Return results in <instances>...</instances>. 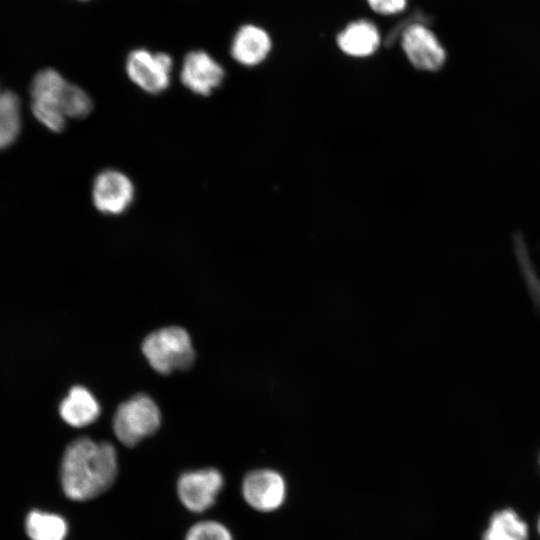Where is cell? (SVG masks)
<instances>
[{"label": "cell", "instance_id": "13", "mask_svg": "<svg viewBox=\"0 0 540 540\" xmlns=\"http://www.w3.org/2000/svg\"><path fill=\"white\" fill-rule=\"evenodd\" d=\"M64 422L76 428L90 425L100 415V405L92 393L82 386H74L59 405Z\"/></svg>", "mask_w": 540, "mask_h": 540}, {"label": "cell", "instance_id": "5", "mask_svg": "<svg viewBox=\"0 0 540 540\" xmlns=\"http://www.w3.org/2000/svg\"><path fill=\"white\" fill-rule=\"evenodd\" d=\"M68 82L52 68L39 71L31 83L32 112L49 130L61 132L66 124L62 100Z\"/></svg>", "mask_w": 540, "mask_h": 540}, {"label": "cell", "instance_id": "19", "mask_svg": "<svg viewBox=\"0 0 540 540\" xmlns=\"http://www.w3.org/2000/svg\"><path fill=\"white\" fill-rule=\"evenodd\" d=\"M185 540H232V536L221 523L202 521L189 529Z\"/></svg>", "mask_w": 540, "mask_h": 540}, {"label": "cell", "instance_id": "18", "mask_svg": "<svg viewBox=\"0 0 540 540\" xmlns=\"http://www.w3.org/2000/svg\"><path fill=\"white\" fill-rule=\"evenodd\" d=\"M93 109L90 95L81 87L68 83L62 100V110L66 117L83 119Z\"/></svg>", "mask_w": 540, "mask_h": 540}, {"label": "cell", "instance_id": "22", "mask_svg": "<svg viewBox=\"0 0 540 540\" xmlns=\"http://www.w3.org/2000/svg\"><path fill=\"white\" fill-rule=\"evenodd\" d=\"M539 463H540V458H539Z\"/></svg>", "mask_w": 540, "mask_h": 540}, {"label": "cell", "instance_id": "11", "mask_svg": "<svg viewBox=\"0 0 540 540\" xmlns=\"http://www.w3.org/2000/svg\"><path fill=\"white\" fill-rule=\"evenodd\" d=\"M269 34L261 27L248 24L235 33L230 53L233 59L244 66H256L266 59L271 50Z\"/></svg>", "mask_w": 540, "mask_h": 540}, {"label": "cell", "instance_id": "1", "mask_svg": "<svg viewBox=\"0 0 540 540\" xmlns=\"http://www.w3.org/2000/svg\"><path fill=\"white\" fill-rule=\"evenodd\" d=\"M117 470V453L111 443L75 439L67 445L61 461L63 492L74 501L93 499L113 485Z\"/></svg>", "mask_w": 540, "mask_h": 540}, {"label": "cell", "instance_id": "16", "mask_svg": "<svg viewBox=\"0 0 540 540\" xmlns=\"http://www.w3.org/2000/svg\"><path fill=\"white\" fill-rule=\"evenodd\" d=\"M20 131V102L10 91L0 92V149L11 145Z\"/></svg>", "mask_w": 540, "mask_h": 540}, {"label": "cell", "instance_id": "20", "mask_svg": "<svg viewBox=\"0 0 540 540\" xmlns=\"http://www.w3.org/2000/svg\"><path fill=\"white\" fill-rule=\"evenodd\" d=\"M370 8L378 14L392 15L401 12L407 5V0H367Z\"/></svg>", "mask_w": 540, "mask_h": 540}, {"label": "cell", "instance_id": "9", "mask_svg": "<svg viewBox=\"0 0 540 540\" xmlns=\"http://www.w3.org/2000/svg\"><path fill=\"white\" fill-rule=\"evenodd\" d=\"M224 78V68L206 51L194 50L184 57L180 79L192 93L208 96L222 84Z\"/></svg>", "mask_w": 540, "mask_h": 540}, {"label": "cell", "instance_id": "14", "mask_svg": "<svg viewBox=\"0 0 540 540\" xmlns=\"http://www.w3.org/2000/svg\"><path fill=\"white\" fill-rule=\"evenodd\" d=\"M482 540H528L527 524L511 508L494 512Z\"/></svg>", "mask_w": 540, "mask_h": 540}, {"label": "cell", "instance_id": "21", "mask_svg": "<svg viewBox=\"0 0 540 540\" xmlns=\"http://www.w3.org/2000/svg\"><path fill=\"white\" fill-rule=\"evenodd\" d=\"M538 532H539V534H540V517H539V519H538Z\"/></svg>", "mask_w": 540, "mask_h": 540}, {"label": "cell", "instance_id": "4", "mask_svg": "<svg viewBox=\"0 0 540 540\" xmlns=\"http://www.w3.org/2000/svg\"><path fill=\"white\" fill-rule=\"evenodd\" d=\"M157 404L145 394H137L121 403L113 418V430L118 440L129 447L152 435L160 426Z\"/></svg>", "mask_w": 540, "mask_h": 540}, {"label": "cell", "instance_id": "15", "mask_svg": "<svg viewBox=\"0 0 540 540\" xmlns=\"http://www.w3.org/2000/svg\"><path fill=\"white\" fill-rule=\"evenodd\" d=\"M25 529L31 540H64L68 526L60 515L33 510L25 521Z\"/></svg>", "mask_w": 540, "mask_h": 540}, {"label": "cell", "instance_id": "10", "mask_svg": "<svg viewBox=\"0 0 540 540\" xmlns=\"http://www.w3.org/2000/svg\"><path fill=\"white\" fill-rule=\"evenodd\" d=\"M242 492L251 507L260 511H271L283 503L285 483L275 471L256 470L245 477Z\"/></svg>", "mask_w": 540, "mask_h": 540}, {"label": "cell", "instance_id": "3", "mask_svg": "<svg viewBox=\"0 0 540 540\" xmlns=\"http://www.w3.org/2000/svg\"><path fill=\"white\" fill-rule=\"evenodd\" d=\"M410 17L407 24L392 30L389 41L400 34L402 48L411 64L420 70L437 71L445 63L446 51L437 36L429 29L427 17Z\"/></svg>", "mask_w": 540, "mask_h": 540}, {"label": "cell", "instance_id": "6", "mask_svg": "<svg viewBox=\"0 0 540 540\" xmlns=\"http://www.w3.org/2000/svg\"><path fill=\"white\" fill-rule=\"evenodd\" d=\"M172 68L173 59L169 54L143 48L132 50L125 63L129 79L149 94L162 93L169 87Z\"/></svg>", "mask_w": 540, "mask_h": 540}, {"label": "cell", "instance_id": "2", "mask_svg": "<svg viewBox=\"0 0 540 540\" xmlns=\"http://www.w3.org/2000/svg\"><path fill=\"white\" fill-rule=\"evenodd\" d=\"M142 352L151 367L161 374L187 369L194 361L190 336L178 326L150 333L142 343Z\"/></svg>", "mask_w": 540, "mask_h": 540}, {"label": "cell", "instance_id": "7", "mask_svg": "<svg viewBox=\"0 0 540 540\" xmlns=\"http://www.w3.org/2000/svg\"><path fill=\"white\" fill-rule=\"evenodd\" d=\"M135 188L131 179L116 169H105L97 174L92 185L95 208L106 215H120L132 204Z\"/></svg>", "mask_w": 540, "mask_h": 540}, {"label": "cell", "instance_id": "8", "mask_svg": "<svg viewBox=\"0 0 540 540\" xmlns=\"http://www.w3.org/2000/svg\"><path fill=\"white\" fill-rule=\"evenodd\" d=\"M223 483V476L217 469L190 471L179 478L177 493L188 510L203 512L214 504Z\"/></svg>", "mask_w": 540, "mask_h": 540}, {"label": "cell", "instance_id": "12", "mask_svg": "<svg viewBox=\"0 0 540 540\" xmlns=\"http://www.w3.org/2000/svg\"><path fill=\"white\" fill-rule=\"evenodd\" d=\"M381 36L371 21L361 19L348 24L337 36L339 48L352 57H367L380 46Z\"/></svg>", "mask_w": 540, "mask_h": 540}, {"label": "cell", "instance_id": "17", "mask_svg": "<svg viewBox=\"0 0 540 540\" xmlns=\"http://www.w3.org/2000/svg\"><path fill=\"white\" fill-rule=\"evenodd\" d=\"M514 248L521 276L534 309L540 316V276L530 258L526 243L521 235L514 237Z\"/></svg>", "mask_w": 540, "mask_h": 540}]
</instances>
